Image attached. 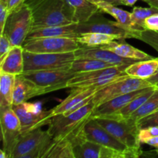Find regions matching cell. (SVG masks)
<instances>
[{"mask_svg":"<svg viewBox=\"0 0 158 158\" xmlns=\"http://www.w3.org/2000/svg\"><path fill=\"white\" fill-rule=\"evenodd\" d=\"M157 87V86H156ZM158 110V88L157 87L151 97L146 100L144 103L129 117L134 122L138 121L143 117L155 112Z\"/></svg>","mask_w":158,"mask_h":158,"instance_id":"cell-31","label":"cell"},{"mask_svg":"<svg viewBox=\"0 0 158 158\" xmlns=\"http://www.w3.org/2000/svg\"><path fill=\"white\" fill-rule=\"evenodd\" d=\"M137 40L143 41L154 48L158 52V31L143 29L139 32Z\"/></svg>","mask_w":158,"mask_h":158,"instance_id":"cell-33","label":"cell"},{"mask_svg":"<svg viewBox=\"0 0 158 158\" xmlns=\"http://www.w3.org/2000/svg\"><path fill=\"white\" fill-rule=\"evenodd\" d=\"M46 94H48V92L45 88L38 86L23 75L15 77L13 90V105L21 104L32 97Z\"/></svg>","mask_w":158,"mask_h":158,"instance_id":"cell-19","label":"cell"},{"mask_svg":"<svg viewBox=\"0 0 158 158\" xmlns=\"http://www.w3.org/2000/svg\"><path fill=\"white\" fill-rule=\"evenodd\" d=\"M32 12L29 6L23 3L11 12L6 19L3 31L12 46H23L29 32L32 30Z\"/></svg>","mask_w":158,"mask_h":158,"instance_id":"cell-5","label":"cell"},{"mask_svg":"<svg viewBox=\"0 0 158 158\" xmlns=\"http://www.w3.org/2000/svg\"><path fill=\"white\" fill-rule=\"evenodd\" d=\"M97 4L101 12L109 14L111 16L114 17L121 27L124 28L127 30L134 31V32L141 31L134 25L132 20L131 12L123 10V9L117 7V6H114L110 3L100 1Z\"/></svg>","mask_w":158,"mask_h":158,"instance_id":"cell-24","label":"cell"},{"mask_svg":"<svg viewBox=\"0 0 158 158\" xmlns=\"http://www.w3.org/2000/svg\"><path fill=\"white\" fill-rule=\"evenodd\" d=\"M44 158H76L73 146L68 139H53Z\"/></svg>","mask_w":158,"mask_h":158,"instance_id":"cell-28","label":"cell"},{"mask_svg":"<svg viewBox=\"0 0 158 158\" xmlns=\"http://www.w3.org/2000/svg\"><path fill=\"white\" fill-rule=\"evenodd\" d=\"M12 47V46L8 37L4 34H0V62L4 60Z\"/></svg>","mask_w":158,"mask_h":158,"instance_id":"cell-35","label":"cell"},{"mask_svg":"<svg viewBox=\"0 0 158 158\" xmlns=\"http://www.w3.org/2000/svg\"><path fill=\"white\" fill-rule=\"evenodd\" d=\"M127 65L114 66L104 69L77 73L67 83V88L103 86L128 76L126 73Z\"/></svg>","mask_w":158,"mask_h":158,"instance_id":"cell-7","label":"cell"},{"mask_svg":"<svg viewBox=\"0 0 158 158\" xmlns=\"http://www.w3.org/2000/svg\"><path fill=\"white\" fill-rule=\"evenodd\" d=\"M102 2H105L110 3L111 5H114V6H120L122 5L121 0H100Z\"/></svg>","mask_w":158,"mask_h":158,"instance_id":"cell-42","label":"cell"},{"mask_svg":"<svg viewBox=\"0 0 158 158\" xmlns=\"http://www.w3.org/2000/svg\"><path fill=\"white\" fill-rule=\"evenodd\" d=\"M136 123L139 130L151 127H158V110L155 112L141 118L136 122Z\"/></svg>","mask_w":158,"mask_h":158,"instance_id":"cell-34","label":"cell"},{"mask_svg":"<svg viewBox=\"0 0 158 158\" xmlns=\"http://www.w3.org/2000/svg\"><path fill=\"white\" fill-rule=\"evenodd\" d=\"M148 81L150 82V83H151L153 86H155V85L157 84V83H158V69H157V73H156L154 74L152 77H151L150 79H148Z\"/></svg>","mask_w":158,"mask_h":158,"instance_id":"cell-40","label":"cell"},{"mask_svg":"<svg viewBox=\"0 0 158 158\" xmlns=\"http://www.w3.org/2000/svg\"><path fill=\"white\" fill-rule=\"evenodd\" d=\"M143 1L148 3L150 6H153L158 9V0H143Z\"/></svg>","mask_w":158,"mask_h":158,"instance_id":"cell-43","label":"cell"},{"mask_svg":"<svg viewBox=\"0 0 158 158\" xmlns=\"http://www.w3.org/2000/svg\"><path fill=\"white\" fill-rule=\"evenodd\" d=\"M52 142V136L41 127L22 134L12 158H44Z\"/></svg>","mask_w":158,"mask_h":158,"instance_id":"cell-4","label":"cell"},{"mask_svg":"<svg viewBox=\"0 0 158 158\" xmlns=\"http://www.w3.org/2000/svg\"><path fill=\"white\" fill-rule=\"evenodd\" d=\"M0 116L2 150L8 158H12V152L22 135L21 123L12 107L0 111Z\"/></svg>","mask_w":158,"mask_h":158,"instance_id":"cell-13","label":"cell"},{"mask_svg":"<svg viewBox=\"0 0 158 158\" xmlns=\"http://www.w3.org/2000/svg\"><path fill=\"white\" fill-rule=\"evenodd\" d=\"M25 3L32 12V30L76 23L66 0H26Z\"/></svg>","mask_w":158,"mask_h":158,"instance_id":"cell-1","label":"cell"},{"mask_svg":"<svg viewBox=\"0 0 158 158\" xmlns=\"http://www.w3.org/2000/svg\"><path fill=\"white\" fill-rule=\"evenodd\" d=\"M74 53L76 58L95 59L114 66H123V65L129 66L137 62V60L120 56L112 51L103 49L100 46H96V47L80 46L77 51L74 52Z\"/></svg>","mask_w":158,"mask_h":158,"instance_id":"cell-18","label":"cell"},{"mask_svg":"<svg viewBox=\"0 0 158 158\" xmlns=\"http://www.w3.org/2000/svg\"><path fill=\"white\" fill-rule=\"evenodd\" d=\"M151 86L153 85L148 80L126 76L106 86H102L94 94L92 101L94 102L96 107H97L119 96Z\"/></svg>","mask_w":158,"mask_h":158,"instance_id":"cell-8","label":"cell"},{"mask_svg":"<svg viewBox=\"0 0 158 158\" xmlns=\"http://www.w3.org/2000/svg\"><path fill=\"white\" fill-rule=\"evenodd\" d=\"M9 0H0V30L1 32L4 29L6 19L9 15Z\"/></svg>","mask_w":158,"mask_h":158,"instance_id":"cell-36","label":"cell"},{"mask_svg":"<svg viewBox=\"0 0 158 158\" xmlns=\"http://www.w3.org/2000/svg\"><path fill=\"white\" fill-rule=\"evenodd\" d=\"M94 119L111 135L127 146L137 157L141 156L143 152L139 139L140 130L135 122L130 118L97 117Z\"/></svg>","mask_w":158,"mask_h":158,"instance_id":"cell-3","label":"cell"},{"mask_svg":"<svg viewBox=\"0 0 158 158\" xmlns=\"http://www.w3.org/2000/svg\"><path fill=\"white\" fill-rule=\"evenodd\" d=\"M103 49H107V50L112 51L117 55L127 59H131V60H147L153 59L154 57L148 55L146 52L134 47L131 45L127 44L125 42H117V40L111 42L108 44L103 45L100 46Z\"/></svg>","mask_w":158,"mask_h":158,"instance_id":"cell-23","label":"cell"},{"mask_svg":"<svg viewBox=\"0 0 158 158\" xmlns=\"http://www.w3.org/2000/svg\"><path fill=\"white\" fill-rule=\"evenodd\" d=\"M148 87H150V86H148ZM148 87L137 89V90L133 91V92L128 93L126 94H123V95L115 97V98L100 105L94 109V112L91 114L90 118L114 117L123 108L127 106L135 97L145 92Z\"/></svg>","mask_w":158,"mask_h":158,"instance_id":"cell-17","label":"cell"},{"mask_svg":"<svg viewBox=\"0 0 158 158\" xmlns=\"http://www.w3.org/2000/svg\"><path fill=\"white\" fill-rule=\"evenodd\" d=\"M0 158H8L7 154L2 149L0 151Z\"/></svg>","mask_w":158,"mask_h":158,"instance_id":"cell-44","label":"cell"},{"mask_svg":"<svg viewBox=\"0 0 158 158\" xmlns=\"http://www.w3.org/2000/svg\"><path fill=\"white\" fill-rule=\"evenodd\" d=\"M88 1L92 2H94V3H97L99 2H100V0H88Z\"/></svg>","mask_w":158,"mask_h":158,"instance_id":"cell-45","label":"cell"},{"mask_svg":"<svg viewBox=\"0 0 158 158\" xmlns=\"http://www.w3.org/2000/svg\"><path fill=\"white\" fill-rule=\"evenodd\" d=\"M79 35L77 32V23L65 25V26H50L32 30L28 35L26 40L34 39L46 38V37H68L77 38Z\"/></svg>","mask_w":158,"mask_h":158,"instance_id":"cell-21","label":"cell"},{"mask_svg":"<svg viewBox=\"0 0 158 158\" xmlns=\"http://www.w3.org/2000/svg\"><path fill=\"white\" fill-rule=\"evenodd\" d=\"M114 65L105 63L101 60L90 58H76L73 62L69 70L76 73L90 72L97 69L114 66Z\"/></svg>","mask_w":158,"mask_h":158,"instance_id":"cell-29","label":"cell"},{"mask_svg":"<svg viewBox=\"0 0 158 158\" xmlns=\"http://www.w3.org/2000/svg\"><path fill=\"white\" fill-rule=\"evenodd\" d=\"M145 29L152 31H158V13L153 14L145 19Z\"/></svg>","mask_w":158,"mask_h":158,"instance_id":"cell-37","label":"cell"},{"mask_svg":"<svg viewBox=\"0 0 158 158\" xmlns=\"http://www.w3.org/2000/svg\"><path fill=\"white\" fill-rule=\"evenodd\" d=\"M80 44L76 38L46 37L26 40L23 45L24 50L38 53H64L77 51Z\"/></svg>","mask_w":158,"mask_h":158,"instance_id":"cell-10","label":"cell"},{"mask_svg":"<svg viewBox=\"0 0 158 158\" xmlns=\"http://www.w3.org/2000/svg\"><path fill=\"white\" fill-rule=\"evenodd\" d=\"M156 13H158V9L153 7V6H150L149 8L136 6L133 9L132 12H131V16H132V20L134 25L140 30H143V29H145V19L150 15Z\"/></svg>","mask_w":158,"mask_h":158,"instance_id":"cell-32","label":"cell"},{"mask_svg":"<svg viewBox=\"0 0 158 158\" xmlns=\"http://www.w3.org/2000/svg\"><path fill=\"white\" fill-rule=\"evenodd\" d=\"M0 73L14 76L24 73V49L23 46H12L4 60L0 62Z\"/></svg>","mask_w":158,"mask_h":158,"instance_id":"cell-20","label":"cell"},{"mask_svg":"<svg viewBox=\"0 0 158 158\" xmlns=\"http://www.w3.org/2000/svg\"><path fill=\"white\" fill-rule=\"evenodd\" d=\"M83 131L86 140L124 153L127 157H137L136 154L127 146L111 135L96 119L89 118L83 126Z\"/></svg>","mask_w":158,"mask_h":158,"instance_id":"cell-14","label":"cell"},{"mask_svg":"<svg viewBox=\"0 0 158 158\" xmlns=\"http://www.w3.org/2000/svg\"><path fill=\"white\" fill-rule=\"evenodd\" d=\"M16 76L0 73V111L13 105V90Z\"/></svg>","mask_w":158,"mask_h":158,"instance_id":"cell-26","label":"cell"},{"mask_svg":"<svg viewBox=\"0 0 158 158\" xmlns=\"http://www.w3.org/2000/svg\"><path fill=\"white\" fill-rule=\"evenodd\" d=\"M12 108L19 118L22 134L49 125L54 116L53 110H43L39 103L25 102L21 104L12 105Z\"/></svg>","mask_w":158,"mask_h":158,"instance_id":"cell-9","label":"cell"},{"mask_svg":"<svg viewBox=\"0 0 158 158\" xmlns=\"http://www.w3.org/2000/svg\"><path fill=\"white\" fill-rule=\"evenodd\" d=\"M96 108L94 102L89 103L69 114H58L52 117L47 131L56 139L69 137L71 134L81 129L86 122L90 118Z\"/></svg>","mask_w":158,"mask_h":158,"instance_id":"cell-2","label":"cell"},{"mask_svg":"<svg viewBox=\"0 0 158 158\" xmlns=\"http://www.w3.org/2000/svg\"><path fill=\"white\" fill-rule=\"evenodd\" d=\"M75 59L74 52L64 53H38L24 50V73L69 69Z\"/></svg>","mask_w":158,"mask_h":158,"instance_id":"cell-6","label":"cell"},{"mask_svg":"<svg viewBox=\"0 0 158 158\" xmlns=\"http://www.w3.org/2000/svg\"><path fill=\"white\" fill-rule=\"evenodd\" d=\"M157 69L158 57L135 62L127 66L126 73L130 77L148 80L157 73Z\"/></svg>","mask_w":158,"mask_h":158,"instance_id":"cell-25","label":"cell"},{"mask_svg":"<svg viewBox=\"0 0 158 158\" xmlns=\"http://www.w3.org/2000/svg\"><path fill=\"white\" fill-rule=\"evenodd\" d=\"M144 143L150 145V146L155 148L156 153L158 154V136L148 139V140H147L146 141L144 142Z\"/></svg>","mask_w":158,"mask_h":158,"instance_id":"cell-39","label":"cell"},{"mask_svg":"<svg viewBox=\"0 0 158 158\" xmlns=\"http://www.w3.org/2000/svg\"><path fill=\"white\" fill-rule=\"evenodd\" d=\"M76 158H127L126 154L95 142L85 140L73 147Z\"/></svg>","mask_w":158,"mask_h":158,"instance_id":"cell-16","label":"cell"},{"mask_svg":"<svg viewBox=\"0 0 158 158\" xmlns=\"http://www.w3.org/2000/svg\"><path fill=\"white\" fill-rule=\"evenodd\" d=\"M156 89L157 87L155 86H151L148 87L145 92L135 97L127 106L123 108L117 115L113 117L112 118H129L135 111H137L146 102V100L149 97H151V96L154 94Z\"/></svg>","mask_w":158,"mask_h":158,"instance_id":"cell-30","label":"cell"},{"mask_svg":"<svg viewBox=\"0 0 158 158\" xmlns=\"http://www.w3.org/2000/svg\"><path fill=\"white\" fill-rule=\"evenodd\" d=\"M102 86L71 88L69 95L60 104L53 108V114H69L89 103L93 100L94 95Z\"/></svg>","mask_w":158,"mask_h":158,"instance_id":"cell-15","label":"cell"},{"mask_svg":"<svg viewBox=\"0 0 158 158\" xmlns=\"http://www.w3.org/2000/svg\"><path fill=\"white\" fill-rule=\"evenodd\" d=\"M22 75L50 93L67 88L68 82L77 73L69 69H53L23 73Z\"/></svg>","mask_w":158,"mask_h":158,"instance_id":"cell-11","label":"cell"},{"mask_svg":"<svg viewBox=\"0 0 158 158\" xmlns=\"http://www.w3.org/2000/svg\"><path fill=\"white\" fill-rule=\"evenodd\" d=\"M98 12L92 17L89 21L85 23H77V32L78 34L88 33V32H99V33L109 34L120 36L122 40L130 38L137 39L139 32L127 30L121 27L117 22L106 19L102 15H99Z\"/></svg>","mask_w":158,"mask_h":158,"instance_id":"cell-12","label":"cell"},{"mask_svg":"<svg viewBox=\"0 0 158 158\" xmlns=\"http://www.w3.org/2000/svg\"><path fill=\"white\" fill-rule=\"evenodd\" d=\"M138 0H121L122 5L127 6H133Z\"/></svg>","mask_w":158,"mask_h":158,"instance_id":"cell-41","label":"cell"},{"mask_svg":"<svg viewBox=\"0 0 158 158\" xmlns=\"http://www.w3.org/2000/svg\"><path fill=\"white\" fill-rule=\"evenodd\" d=\"M73 10V19L76 23H85L100 12L97 3L88 0H66Z\"/></svg>","mask_w":158,"mask_h":158,"instance_id":"cell-22","label":"cell"},{"mask_svg":"<svg viewBox=\"0 0 158 158\" xmlns=\"http://www.w3.org/2000/svg\"><path fill=\"white\" fill-rule=\"evenodd\" d=\"M26 0H9V12L10 13L11 12H12L13 10H15L16 8H18L19 6H21L22 4L25 2Z\"/></svg>","mask_w":158,"mask_h":158,"instance_id":"cell-38","label":"cell"},{"mask_svg":"<svg viewBox=\"0 0 158 158\" xmlns=\"http://www.w3.org/2000/svg\"><path fill=\"white\" fill-rule=\"evenodd\" d=\"M155 86H157V87L158 88V83H157V84H156V85H155Z\"/></svg>","mask_w":158,"mask_h":158,"instance_id":"cell-46","label":"cell"},{"mask_svg":"<svg viewBox=\"0 0 158 158\" xmlns=\"http://www.w3.org/2000/svg\"><path fill=\"white\" fill-rule=\"evenodd\" d=\"M76 39L80 46H88V47L102 46L114 40H122V39L118 35L99 33V32H88V33L80 34Z\"/></svg>","mask_w":158,"mask_h":158,"instance_id":"cell-27","label":"cell"}]
</instances>
